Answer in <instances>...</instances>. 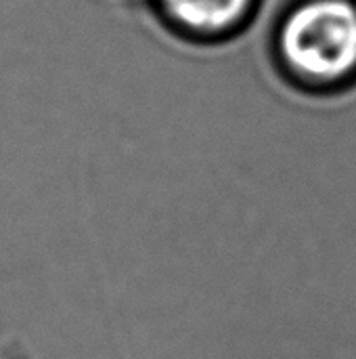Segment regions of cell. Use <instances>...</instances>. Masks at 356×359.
Listing matches in <instances>:
<instances>
[{
  "label": "cell",
  "instance_id": "6da1fadb",
  "mask_svg": "<svg viewBox=\"0 0 356 359\" xmlns=\"http://www.w3.org/2000/svg\"><path fill=\"white\" fill-rule=\"evenodd\" d=\"M269 63L287 86L327 95L356 82V0H296L269 36Z\"/></svg>",
  "mask_w": 356,
  "mask_h": 359
},
{
  "label": "cell",
  "instance_id": "7a4b0ae2",
  "mask_svg": "<svg viewBox=\"0 0 356 359\" xmlns=\"http://www.w3.org/2000/svg\"><path fill=\"white\" fill-rule=\"evenodd\" d=\"M162 23L191 44H225L248 29L258 0H153Z\"/></svg>",
  "mask_w": 356,
  "mask_h": 359
}]
</instances>
